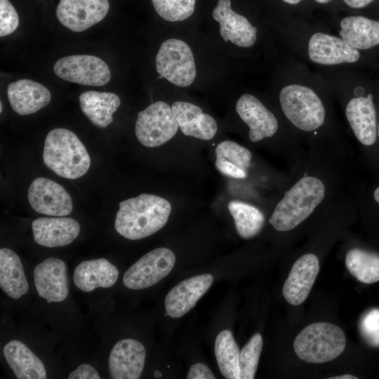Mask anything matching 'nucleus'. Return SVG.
Returning a JSON list of instances; mask_svg holds the SVG:
<instances>
[{
    "mask_svg": "<svg viewBox=\"0 0 379 379\" xmlns=\"http://www.w3.org/2000/svg\"><path fill=\"white\" fill-rule=\"evenodd\" d=\"M119 206L114 227L129 240L142 239L156 233L165 226L171 212L167 199L150 194L122 201Z\"/></svg>",
    "mask_w": 379,
    "mask_h": 379,
    "instance_id": "obj_1",
    "label": "nucleus"
},
{
    "mask_svg": "<svg viewBox=\"0 0 379 379\" xmlns=\"http://www.w3.org/2000/svg\"><path fill=\"white\" fill-rule=\"evenodd\" d=\"M319 87L311 79L290 77V81L280 90L279 100L284 114L301 131H314L324 124L326 109Z\"/></svg>",
    "mask_w": 379,
    "mask_h": 379,
    "instance_id": "obj_2",
    "label": "nucleus"
},
{
    "mask_svg": "<svg viewBox=\"0 0 379 379\" xmlns=\"http://www.w3.org/2000/svg\"><path fill=\"white\" fill-rule=\"evenodd\" d=\"M324 196L325 187L319 178L303 177L285 192L269 223L277 231L293 230L313 213Z\"/></svg>",
    "mask_w": 379,
    "mask_h": 379,
    "instance_id": "obj_3",
    "label": "nucleus"
},
{
    "mask_svg": "<svg viewBox=\"0 0 379 379\" xmlns=\"http://www.w3.org/2000/svg\"><path fill=\"white\" fill-rule=\"evenodd\" d=\"M43 160L46 166L60 177L77 179L91 166L90 156L79 138L62 128L51 130L46 135Z\"/></svg>",
    "mask_w": 379,
    "mask_h": 379,
    "instance_id": "obj_4",
    "label": "nucleus"
},
{
    "mask_svg": "<svg viewBox=\"0 0 379 379\" xmlns=\"http://www.w3.org/2000/svg\"><path fill=\"white\" fill-rule=\"evenodd\" d=\"M346 337L336 325L317 322L305 327L295 337L293 349L304 361L322 364L331 361L344 351Z\"/></svg>",
    "mask_w": 379,
    "mask_h": 379,
    "instance_id": "obj_5",
    "label": "nucleus"
},
{
    "mask_svg": "<svg viewBox=\"0 0 379 379\" xmlns=\"http://www.w3.org/2000/svg\"><path fill=\"white\" fill-rule=\"evenodd\" d=\"M155 64L159 74L178 86L187 87L195 79L192 51L182 40L169 39L164 41L157 54Z\"/></svg>",
    "mask_w": 379,
    "mask_h": 379,
    "instance_id": "obj_6",
    "label": "nucleus"
},
{
    "mask_svg": "<svg viewBox=\"0 0 379 379\" xmlns=\"http://www.w3.org/2000/svg\"><path fill=\"white\" fill-rule=\"evenodd\" d=\"M178 128L171 107L157 101L138 112L135 133L142 145L156 147L172 139Z\"/></svg>",
    "mask_w": 379,
    "mask_h": 379,
    "instance_id": "obj_7",
    "label": "nucleus"
},
{
    "mask_svg": "<svg viewBox=\"0 0 379 379\" xmlns=\"http://www.w3.org/2000/svg\"><path fill=\"white\" fill-rule=\"evenodd\" d=\"M175 255L169 248L160 247L142 256L125 272L124 286L131 290L149 288L165 278L173 270Z\"/></svg>",
    "mask_w": 379,
    "mask_h": 379,
    "instance_id": "obj_8",
    "label": "nucleus"
},
{
    "mask_svg": "<svg viewBox=\"0 0 379 379\" xmlns=\"http://www.w3.org/2000/svg\"><path fill=\"white\" fill-rule=\"evenodd\" d=\"M53 71L65 81L85 86H104L111 78L107 63L92 55H72L62 58L55 63Z\"/></svg>",
    "mask_w": 379,
    "mask_h": 379,
    "instance_id": "obj_9",
    "label": "nucleus"
},
{
    "mask_svg": "<svg viewBox=\"0 0 379 379\" xmlns=\"http://www.w3.org/2000/svg\"><path fill=\"white\" fill-rule=\"evenodd\" d=\"M306 42L307 59L322 66L354 64L361 57L360 51L350 46L339 36L325 32H312Z\"/></svg>",
    "mask_w": 379,
    "mask_h": 379,
    "instance_id": "obj_10",
    "label": "nucleus"
},
{
    "mask_svg": "<svg viewBox=\"0 0 379 379\" xmlns=\"http://www.w3.org/2000/svg\"><path fill=\"white\" fill-rule=\"evenodd\" d=\"M353 96L345 106L346 119L357 139L363 145H373L378 136L376 109L371 93L365 95L361 86L353 88Z\"/></svg>",
    "mask_w": 379,
    "mask_h": 379,
    "instance_id": "obj_11",
    "label": "nucleus"
},
{
    "mask_svg": "<svg viewBox=\"0 0 379 379\" xmlns=\"http://www.w3.org/2000/svg\"><path fill=\"white\" fill-rule=\"evenodd\" d=\"M27 197L31 207L39 213L62 217L72 211L69 193L62 185L48 178L34 179L29 185Z\"/></svg>",
    "mask_w": 379,
    "mask_h": 379,
    "instance_id": "obj_12",
    "label": "nucleus"
},
{
    "mask_svg": "<svg viewBox=\"0 0 379 379\" xmlns=\"http://www.w3.org/2000/svg\"><path fill=\"white\" fill-rule=\"evenodd\" d=\"M109 9L108 0H60L56 15L62 25L79 32L103 20Z\"/></svg>",
    "mask_w": 379,
    "mask_h": 379,
    "instance_id": "obj_13",
    "label": "nucleus"
},
{
    "mask_svg": "<svg viewBox=\"0 0 379 379\" xmlns=\"http://www.w3.org/2000/svg\"><path fill=\"white\" fill-rule=\"evenodd\" d=\"M212 17L220 24V33L225 42L241 48L252 47L257 41L258 29L244 15L231 8L230 0H218Z\"/></svg>",
    "mask_w": 379,
    "mask_h": 379,
    "instance_id": "obj_14",
    "label": "nucleus"
},
{
    "mask_svg": "<svg viewBox=\"0 0 379 379\" xmlns=\"http://www.w3.org/2000/svg\"><path fill=\"white\" fill-rule=\"evenodd\" d=\"M34 282L38 295L48 303L65 300L69 294L65 262L56 258H48L34 270Z\"/></svg>",
    "mask_w": 379,
    "mask_h": 379,
    "instance_id": "obj_15",
    "label": "nucleus"
},
{
    "mask_svg": "<svg viewBox=\"0 0 379 379\" xmlns=\"http://www.w3.org/2000/svg\"><path fill=\"white\" fill-rule=\"evenodd\" d=\"M236 111L249 128L248 137L253 142L272 137L279 129L274 114L252 94L244 93L239 98Z\"/></svg>",
    "mask_w": 379,
    "mask_h": 379,
    "instance_id": "obj_16",
    "label": "nucleus"
},
{
    "mask_svg": "<svg viewBox=\"0 0 379 379\" xmlns=\"http://www.w3.org/2000/svg\"><path fill=\"white\" fill-rule=\"evenodd\" d=\"M146 352L143 345L132 338L118 341L108 359L109 373L113 379H138L145 366Z\"/></svg>",
    "mask_w": 379,
    "mask_h": 379,
    "instance_id": "obj_17",
    "label": "nucleus"
},
{
    "mask_svg": "<svg viewBox=\"0 0 379 379\" xmlns=\"http://www.w3.org/2000/svg\"><path fill=\"white\" fill-rule=\"evenodd\" d=\"M213 277L203 274L186 279L175 286L164 300L166 313L172 318H180L190 311L210 288Z\"/></svg>",
    "mask_w": 379,
    "mask_h": 379,
    "instance_id": "obj_18",
    "label": "nucleus"
},
{
    "mask_svg": "<svg viewBox=\"0 0 379 379\" xmlns=\"http://www.w3.org/2000/svg\"><path fill=\"white\" fill-rule=\"evenodd\" d=\"M319 271L318 258L312 254H305L292 266L286 279L282 294L292 305H299L307 298Z\"/></svg>",
    "mask_w": 379,
    "mask_h": 379,
    "instance_id": "obj_19",
    "label": "nucleus"
},
{
    "mask_svg": "<svg viewBox=\"0 0 379 379\" xmlns=\"http://www.w3.org/2000/svg\"><path fill=\"white\" fill-rule=\"evenodd\" d=\"M32 229L34 241L49 248L67 246L80 232L79 223L73 218L65 216L38 218L32 221Z\"/></svg>",
    "mask_w": 379,
    "mask_h": 379,
    "instance_id": "obj_20",
    "label": "nucleus"
},
{
    "mask_svg": "<svg viewBox=\"0 0 379 379\" xmlns=\"http://www.w3.org/2000/svg\"><path fill=\"white\" fill-rule=\"evenodd\" d=\"M8 101L20 115L34 114L49 104L51 95L42 84L29 79H20L8 84Z\"/></svg>",
    "mask_w": 379,
    "mask_h": 379,
    "instance_id": "obj_21",
    "label": "nucleus"
},
{
    "mask_svg": "<svg viewBox=\"0 0 379 379\" xmlns=\"http://www.w3.org/2000/svg\"><path fill=\"white\" fill-rule=\"evenodd\" d=\"M171 108L185 135L203 140H209L215 136L218 130L215 120L204 113L199 106L185 101H176Z\"/></svg>",
    "mask_w": 379,
    "mask_h": 379,
    "instance_id": "obj_22",
    "label": "nucleus"
},
{
    "mask_svg": "<svg viewBox=\"0 0 379 379\" xmlns=\"http://www.w3.org/2000/svg\"><path fill=\"white\" fill-rule=\"evenodd\" d=\"M118 269L105 258L85 260L79 263L73 274L77 288L91 292L97 288H109L117 281Z\"/></svg>",
    "mask_w": 379,
    "mask_h": 379,
    "instance_id": "obj_23",
    "label": "nucleus"
},
{
    "mask_svg": "<svg viewBox=\"0 0 379 379\" xmlns=\"http://www.w3.org/2000/svg\"><path fill=\"white\" fill-rule=\"evenodd\" d=\"M10 368L18 379H45L46 369L41 359L22 342L13 340L3 348Z\"/></svg>",
    "mask_w": 379,
    "mask_h": 379,
    "instance_id": "obj_24",
    "label": "nucleus"
},
{
    "mask_svg": "<svg viewBox=\"0 0 379 379\" xmlns=\"http://www.w3.org/2000/svg\"><path fill=\"white\" fill-rule=\"evenodd\" d=\"M338 36L352 47L365 51L379 45V21L361 15L341 19Z\"/></svg>",
    "mask_w": 379,
    "mask_h": 379,
    "instance_id": "obj_25",
    "label": "nucleus"
},
{
    "mask_svg": "<svg viewBox=\"0 0 379 379\" xmlns=\"http://www.w3.org/2000/svg\"><path fill=\"white\" fill-rule=\"evenodd\" d=\"M79 103L82 112L93 125L105 128L112 122V115L121 100L114 93L87 91L79 95Z\"/></svg>",
    "mask_w": 379,
    "mask_h": 379,
    "instance_id": "obj_26",
    "label": "nucleus"
},
{
    "mask_svg": "<svg viewBox=\"0 0 379 379\" xmlns=\"http://www.w3.org/2000/svg\"><path fill=\"white\" fill-rule=\"evenodd\" d=\"M0 286L13 299L20 298L29 289L19 256L8 248L0 249Z\"/></svg>",
    "mask_w": 379,
    "mask_h": 379,
    "instance_id": "obj_27",
    "label": "nucleus"
},
{
    "mask_svg": "<svg viewBox=\"0 0 379 379\" xmlns=\"http://www.w3.org/2000/svg\"><path fill=\"white\" fill-rule=\"evenodd\" d=\"M214 350L221 374L227 379H240V352L230 330H223L218 334Z\"/></svg>",
    "mask_w": 379,
    "mask_h": 379,
    "instance_id": "obj_28",
    "label": "nucleus"
},
{
    "mask_svg": "<svg viewBox=\"0 0 379 379\" xmlns=\"http://www.w3.org/2000/svg\"><path fill=\"white\" fill-rule=\"evenodd\" d=\"M228 209L232 215L236 230L243 239L255 237L265 222L264 214L255 206L240 201H231Z\"/></svg>",
    "mask_w": 379,
    "mask_h": 379,
    "instance_id": "obj_29",
    "label": "nucleus"
},
{
    "mask_svg": "<svg viewBox=\"0 0 379 379\" xmlns=\"http://www.w3.org/2000/svg\"><path fill=\"white\" fill-rule=\"evenodd\" d=\"M345 265L348 271L362 283L379 281V255L374 252L352 248L346 254Z\"/></svg>",
    "mask_w": 379,
    "mask_h": 379,
    "instance_id": "obj_30",
    "label": "nucleus"
},
{
    "mask_svg": "<svg viewBox=\"0 0 379 379\" xmlns=\"http://www.w3.org/2000/svg\"><path fill=\"white\" fill-rule=\"evenodd\" d=\"M262 337L255 333L239 353L240 379H253L257 370L262 349Z\"/></svg>",
    "mask_w": 379,
    "mask_h": 379,
    "instance_id": "obj_31",
    "label": "nucleus"
},
{
    "mask_svg": "<svg viewBox=\"0 0 379 379\" xmlns=\"http://www.w3.org/2000/svg\"><path fill=\"white\" fill-rule=\"evenodd\" d=\"M152 2L160 17L176 22L186 20L193 14L196 0H152Z\"/></svg>",
    "mask_w": 379,
    "mask_h": 379,
    "instance_id": "obj_32",
    "label": "nucleus"
},
{
    "mask_svg": "<svg viewBox=\"0 0 379 379\" xmlns=\"http://www.w3.org/2000/svg\"><path fill=\"white\" fill-rule=\"evenodd\" d=\"M216 159H223L247 173L252 154L246 147L232 140L220 142L215 149Z\"/></svg>",
    "mask_w": 379,
    "mask_h": 379,
    "instance_id": "obj_33",
    "label": "nucleus"
},
{
    "mask_svg": "<svg viewBox=\"0 0 379 379\" xmlns=\"http://www.w3.org/2000/svg\"><path fill=\"white\" fill-rule=\"evenodd\" d=\"M360 331L366 342L372 347H379V310L373 309L361 319Z\"/></svg>",
    "mask_w": 379,
    "mask_h": 379,
    "instance_id": "obj_34",
    "label": "nucleus"
},
{
    "mask_svg": "<svg viewBox=\"0 0 379 379\" xmlns=\"http://www.w3.org/2000/svg\"><path fill=\"white\" fill-rule=\"evenodd\" d=\"M19 25L15 8L8 0H0V36L12 34Z\"/></svg>",
    "mask_w": 379,
    "mask_h": 379,
    "instance_id": "obj_35",
    "label": "nucleus"
},
{
    "mask_svg": "<svg viewBox=\"0 0 379 379\" xmlns=\"http://www.w3.org/2000/svg\"><path fill=\"white\" fill-rule=\"evenodd\" d=\"M215 166L220 173L233 178H245L247 175L246 172L223 159H216Z\"/></svg>",
    "mask_w": 379,
    "mask_h": 379,
    "instance_id": "obj_36",
    "label": "nucleus"
},
{
    "mask_svg": "<svg viewBox=\"0 0 379 379\" xmlns=\"http://www.w3.org/2000/svg\"><path fill=\"white\" fill-rule=\"evenodd\" d=\"M69 379H100V376L96 369L90 364H84L79 365L75 370L72 371Z\"/></svg>",
    "mask_w": 379,
    "mask_h": 379,
    "instance_id": "obj_37",
    "label": "nucleus"
},
{
    "mask_svg": "<svg viewBox=\"0 0 379 379\" xmlns=\"http://www.w3.org/2000/svg\"><path fill=\"white\" fill-rule=\"evenodd\" d=\"M187 379H215L211 369L205 364L197 363L193 364L187 375Z\"/></svg>",
    "mask_w": 379,
    "mask_h": 379,
    "instance_id": "obj_38",
    "label": "nucleus"
},
{
    "mask_svg": "<svg viewBox=\"0 0 379 379\" xmlns=\"http://www.w3.org/2000/svg\"><path fill=\"white\" fill-rule=\"evenodd\" d=\"M373 0H343L350 8H362L371 3Z\"/></svg>",
    "mask_w": 379,
    "mask_h": 379,
    "instance_id": "obj_39",
    "label": "nucleus"
},
{
    "mask_svg": "<svg viewBox=\"0 0 379 379\" xmlns=\"http://www.w3.org/2000/svg\"><path fill=\"white\" fill-rule=\"evenodd\" d=\"M328 379H357V377L350 374H345L342 375L328 378Z\"/></svg>",
    "mask_w": 379,
    "mask_h": 379,
    "instance_id": "obj_40",
    "label": "nucleus"
},
{
    "mask_svg": "<svg viewBox=\"0 0 379 379\" xmlns=\"http://www.w3.org/2000/svg\"><path fill=\"white\" fill-rule=\"evenodd\" d=\"M373 197L376 202L379 204V186L375 190Z\"/></svg>",
    "mask_w": 379,
    "mask_h": 379,
    "instance_id": "obj_41",
    "label": "nucleus"
},
{
    "mask_svg": "<svg viewBox=\"0 0 379 379\" xmlns=\"http://www.w3.org/2000/svg\"><path fill=\"white\" fill-rule=\"evenodd\" d=\"M286 4H291V5H295L299 4L302 1V0H282Z\"/></svg>",
    "mask_w": 379,
    "mask_h": 379,
    "instance_id": "obj_42",
    "label": "nucleus"
},
{
    "mask_svg": "<svg viewBox=\"0 0 379 379\" xmlns=\"http://www.w3.org/2000/svg\"><path fill=\"white\" fill-rule=\"evenodd\" d=\"M316 2L321 4H325L330 2L331 0H314Z\"/></svg>",
    "mask_w": 379,
    "mask_h": 379,
    "instance_id": "obj_43",
    "label": "nucleus"
},
{
    "mask_svg": "<svg viewBox=\"0 0 379 379\" xmlns=\"http://www.w3.org/2000/svg\"><path fill=\"white\" fill-rule=\"evenodd\" d=\"M154 376H155L156 378H159V377H161V373L159 371H156L154 372Z\"/></svg>",
    "mask_w": 379,
    "mask_h": 379,
    "instance_id": "obj_44",
    "label": "nucleus"
},
{
    "mask_svg": "<svg viewBox=\"0 0 379 379\" xmlns=\"http://www.w3.org/2000/svg\"><path fill=\"white\" fill-rule=\"evenodd\" d=\"M2 108H3L2 102H0V112H2Z\"/></svg>",
    "mask_w": 379,
    "mask_h": 379,
    "instance_id": "obj_45",
    "label": "nucleus"
},
{
    "mask_svg": "<svg viewBox=\"0 0 379 379\" xmlns=\"http://www.w3.org/2000/svg\"><path fill=\"white\" fill-rule=\"evenodd\" d=\"M378 137L379 138V122L378 124Z\"/></svg>",
    "mask_w": 379,
    "mask_h": 379,
    "instance_id": "obj_46",
    "label": "nucleus"
}]
</instances>
